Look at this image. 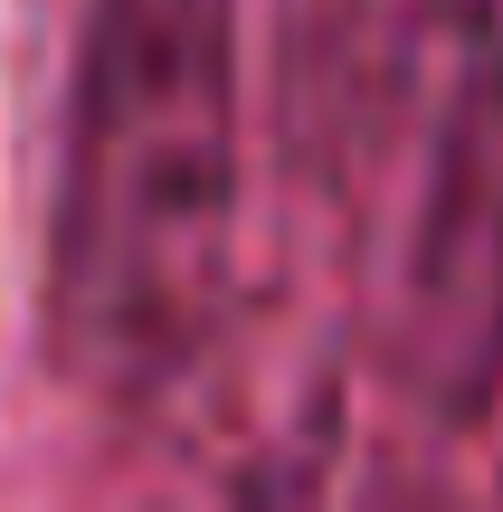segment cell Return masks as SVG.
Instances as JSON below:
<instances>
[{
	"label": "cell",
	"instance_id": "cell-2",
	"mask_svg": "<svg viewBox=\"0 0 503 512\" xmlns=\"http://www.w3.org/2000/svg\"><path fill=\"white\" fill-rule=\"evenodd\" d=\"M390 380L437 427L503 408V0L466 29L428 124L390 285Z\"/></svg>",
	"mask_w": 503,
	"mask_h": 512
},
{
	"label": "cell",
	"instance_id": "cell-1",
	"mask_svg": "<svg viewBox=\"0 0 503 512\" xmlns=\"http://www.w3.org/2000/svg\"><path fill=\"white\" fill-rule=\"evenodd\" d=\"M247 10L86 0L48 190V361L95 408H152L219 351L247 247Z\"/></svg>",
	"mask_w": 503,
	"mask_h": 512
},
{
	"label": "cell",
	"instance_id": "cell-3",
	"mask_svg": "<svg viewBox=\"0 0 503 512\" xmlns=\"http://www.w3.org/2000/svg\"><path fill=\"white\" fill-rule=\"evenodd\" d=\"M266 10V114L304 181H352L409 105L437 0H257Z\"/></svg>",
	"mask_w": 503,
	"mask_h": 512
}]
</instances>
